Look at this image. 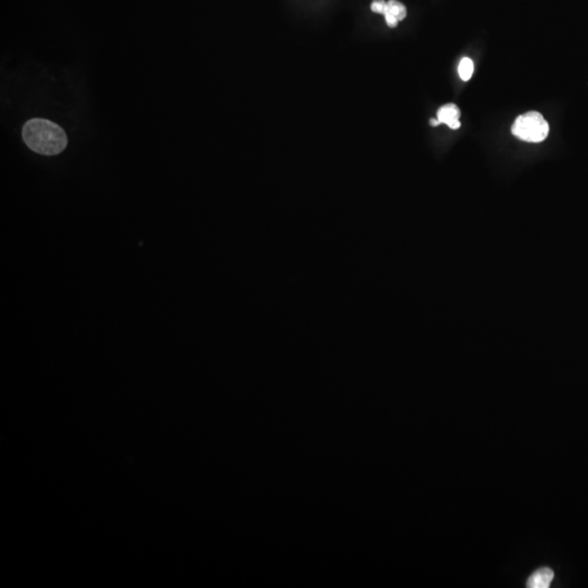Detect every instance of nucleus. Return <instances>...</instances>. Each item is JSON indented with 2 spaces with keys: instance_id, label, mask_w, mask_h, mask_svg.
<instances>
[{
  "instance_id": "f257e3e1",
  "label": "nucleus",
  "mask_w": 588,
  "mask_h": 588,
  "mask_svg": "<svg viewBox=\"0 0 588 588\" xmlns=\"http://www.w3.org/2000/svg\"><path fill=\"white\" fill-rule=\"evenodd\" d=\"M22 138L31 151L45 156L60 154L68 145L65 130L43 118L28 120L22 128Z\"/></svg>"
},
{
  "instance_id": "f03ea898",
  "label": "nucleus",
  "mask_w": 588,
  "mask_h": 588,
  "mask_svg": "<svg viewBox=\"0 0 588 588\" xmlns=\"http://www.w3.org/2000/svg\"><path fill=\"white\" fill-rule=\"evenodd\" d=\"M549 130V123L538 111L519 116L511 128L515 138L527 143L542 142L548 138Z\"/></svg>"
},
{
  "instance_id": "7ed1b4c3",
  "label": "nucleus",
  "mask_w": 588,
  "mask_h": 588,
  "mask_svg": "<svg viewBox=\"0 0 588 588\" xmlns=\"http://www.w3.org/2000/svg\"><path fill=\"white\" fill-rule=\"evenodd\" d=\"M461 111L455 103H447L439 108L437 113V119L441 124H446L451 130H457L461 128Z\"/></svg>"
},
{
  "instance_id": "20e7f679",
  "label": "nucleus",
  "mask_w": 588,
  "mask_h": 588,
  "mask_svg": "<svg viewBox=\"0 0 588 588\" xmlns=\"http://www.w3.org/2000/svg\"><path fill=\"white\" fill-rule=\"evenodd\" d=\"M407 7L397 0H389L387 1L386 9L384 11V16L386 19V24L389 28H397V24L401 21L407 18Z\"/></svg>"
},
{
  "instance_id": "39448f33",
  "label": "nucleus",
  "mask_w": 588,
  "mask_h": 588,
  "mask_svg": "<svg viewBox=\"0 0 588 588\" xmlns=\"http://www.w3.org/2000/svg\"><path fill=\"white\" fill-rule=\"evenodd\" d=\"M554 573L552 569L542 568L535 571L527 579V586L529 588H548L550 587Z\"/></svg>"
},
{
  "instance_id": "423d86ee",
  "label": "nucleus",
  "mask_w": 588,
  "mask_h": 588,
  "mask_svg": "<svg viewBox=\"0 0 588 588\" xmlns=\"http://www.w3.org/2000/svg\"><path fill=\"white\" fill-rule=\"evenodd\" d=\"M457 71H459L460 78H461L462 81H465V82H467V81L471 80L472 76H473L474 74V62L471 58L465 57L463 59L460 61L459 68H457Z\"/></svg>"
},
{
  "instance_id": "0eeeda50",
  "label": "nucleus",
  "mask_w": 588,
  "mask_h": 588,
  "mask_svg": "<svg viewBox=\"0 0 588 588\" xmlns=\"http://www.w3.org/2000/svg\"><path fill=\"white\" fill-rule=\"evenodd\" d=\"M386 5L387 1H385V0H374L372 5H370V9H372V11L375 12V14H384Z\"/></svg>"
},
{
  "instance_id": "6e6552de",
  "label": "nucleus",
  "mask_w": 588,
  "mask_h": 588,
  "mask_svg": "<svg viewBox=\"0 0 588 588\" xmlns=\"http://www.w3.org/2000/svg\"><path fill=\"white\" fill-rule=\"evenodd\" d=\"M430 126H432V127L434 128L438 127L439 124H441L440 122H439V120L437 119V118H432V119L430 120Z\"/></svg>"
}]
</instances>
